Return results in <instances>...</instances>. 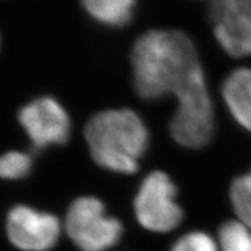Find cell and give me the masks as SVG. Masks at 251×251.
<instances>
[{
	"instance_id": "6da1fadb",
	"label": "cell",
	"mask_w": 251,
	"mask_h": 251,
	"mask_svg": "<svg viewBox=\"0 0 251 251\" xmlns=\"http://www.w3.org/2000/svg\"><path fill=\"white\" fill-rule=\"evenodd\" d=\"M133 87L144 100L175 95L169 132L187 149H201L214 133V108L194 40L179 30H150L131 51Z\"/></svg>"
},
{
	"instance_id": "7a4b0ae2",
	"label": "cell",
	"mask_w": 251,
	"mask_h": 251,
	"mask_svg": "<svg viewBox=\"0 0 251 251\" xmlns=\"http://www.w3.org/2000/svg\"><path fill=\"white\" fill-rule=\"evenodd\" d=\"M85 140L96 164L110 172L132 175L149 145V131L131 109L96 113L85 126Z\"/></svg>"
},
{
	"instance_id": "3957f363",
	"label": "cell",
	"mask_w": 251,
	"mask_h": 251,
	"mask_svg": "<svg viewBox=\"0 0 251 251\" xmlns=\"http://www.w3.org/2000/svg\"><path fill=\"white\" fill-rule=\"evenodd\" d=\"M67 236L79 251H106L122 237V223L106 215L105 205L94 196L71 202L64 221Z\"/></svg>"
},
{
	"instance_id": "277c9868",
	"label": "cell",
	"mask_w": 251,
	"mask_h": 251,
	"mask_svg": "<svg viewBox=\"0 0 251 251\" xmlns=\"http://www.w3.org/2000/svg\"><path fill=\"white\" fill-rule=\"evenodd\" d=\"M177 187L163 171H152L140 185L133 201L137 222L148 231L164 233L181 225L183 210L176 201Z\"/></svg>"
},
{
	"instance_id": "5b68a950",
	"label": "cell",
	"mask_w": 251,
	"mask_h": 251,
	"mask_svg": "<svg viewBox=\"0 0 251 251\" xmlns=\"http://www.w3.org/2000/svg\"><path fill=\"white\" fill-rule=\"evenodd\" d=\"M208 13L215 39L228 55H251V0H215Z\"/></svg>"
},
{
	"instance_id": "8992f818",
	"label": "cell",
	"mask_w": 251,
	"mask_h": 251,
	"mask_svg": "<svg viewBox=\"0 0 251 251\" xmlns=\"http://www.w3.org/2000/svg\"><path fill=\"white\" fill-rule=\"evenodd\" d=\"M18 121L37 150L66 145L70 140V116L62 104L50 96H43L22 106Z\"/></svg>"
},
{
	"instance_id": "52a82bcc",
	"label": "cell",
	"mask_w": 251,
	"mask_h": 251,
	"mask_svg": "<svg viewBox=\"0 0 251 251\" xmlns=\"http://www.w3.org/2000/svg\"><path fill=\"white\" fill-rule=\"evenodd\" d=\"M5 231L9 242L18 250L48 251L56 245L62 228L51 213L16 205L7 214Z\"/></svg>"
},
{
	"instance_id": "ba28073f",
	"label": "cell",
	"mask_w": 251,
	"mask_h": 251,
	"mask_svg": "<svg viewBox=\"0 0 251 251\" xmlns=\"http://www.w3.org/2000/svg\"><path fill=\"white\" fill-rule=\"evenodd\" d=\"M222 96L236 122L251 132V68L232 71L222 85Z\"/></svg>"
},
{
	"instance_id": "9c48e42d",
	"label": "cell",
	"mask_w": 251,
	"mask_h": 251,
	"mask_svg": "<svg viewBox=\"0 0 251 251\" xmlns=\"http://www.w3.org/2000/svg\"><path fill=\"white\" fill-rule=\"evenodd\" d=\"M136 3L133 0H86L82 7L93 20L109 27H123L131 22Z\"/></svg>"
},
{
	"instance_id": "30bf717a",
	"label": "cell",
	"mask_w": 251,
	"mask_h": 251,
	"mask_svg": "<svg viewBox=\"0 0 251 251\" xmlns=\"http://www.w3.org/2000/svg\"><path fill=\"white\" fill-rule=\"evenodd\" d=\"M229 200L237 221L251 228V169L232 181Z\"/></svg>"
},
{
	"instance_id": "8fae6325",
	"label": "cell",
	"mask_w": 251,
	"mask_h": 251,
	"mask_svg": "<svg viewBox=\"0 0 251 251\" xmlns=\"http://www.w3.org/2000/svg\"><path fill=\"white\" fill-rule=\"evenodd\" d=\"M221 251H251V228L240 221H227L219 227Z\"/></svg>"
},
{
	"instance_id": "7c38bea8",
	"label": "cell",
	"mask_w": 251,
	"mask_h": 251,
	"mask_svg": "<svg viewBox=\"0 0 251 251\" xmlns=\"http://www.w3.org/2000/svg\"><path fill=\"white\" fill-rule=\"evenodd\" d=\"M32 168V160L31 156L26 152L12 151L5 152L0 159V176L4 179H22L30 175Z\"/></svg>"
},
{
	"instance_id": "4fadbf2b",
	"label": "cell",
	"mask_w": 251,
	"mask_h": 251,
	"mask_svg": "<svg viewBox=\"0 0 251 251\" xmlns=\"http://www.w3.org/2000/svg\"><path fill=\"white\" fill-rule=\"evenodd\" d=\"M171 251H221L219 245L209 233L188 232L172 245Z\"/></svg>"
}]
</instances>
